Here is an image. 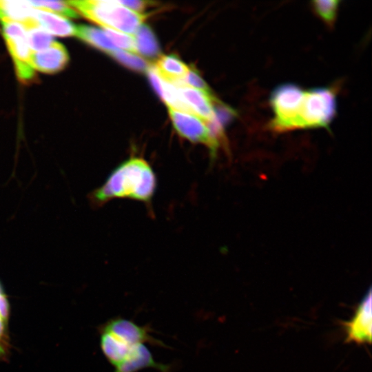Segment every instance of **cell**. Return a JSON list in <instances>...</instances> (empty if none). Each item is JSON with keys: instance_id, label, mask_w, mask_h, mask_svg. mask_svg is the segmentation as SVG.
I'll return each mask as SVG.
<instances>
[{"instance_id": "1", "label": "cell", "mask_w": 372, "mask_h": 372, "mask_svg": "<svg viewBox=\"0 0 372 372\" xmlns=\"http://www.w3.org/2000/svg\"><path fill=\"white\" fill-rule=\"evenodd\" d=\"M269 102L273 118L269 126L275 132L327 127L337 110L333 87L306 90L284 83L273 90Z\"/></svg>"}, {"instance_id": "2", "label": "cell", "mask_w": 372, "mask_h": 372, "mask_svg": "<svg viewBox=\"0 0 372 372\" xmlns=\"http://www.w3.org/2000/svg\"><path fill=\"white\" fill-rule=\"evenodd\" d=\"M156 184V174L151 165L142 158L132 157L117 166L104 183L90 194L89 200L96 207L116 198L149 203Z\"/></svg>"}, {"instance_id": "3", "label": "cell", "mask_w": 372, "mask_h": 372, "mask_svg": "<svg viewBox=\"0 0 372 372\" xmlns=\"http://www.w3.org/2000/svg\"><path fill=\"white\" fill-rule=\"evenodd\" d=\"M67 3L104 28L127 34L134 35L145 19V14L130 10L118 1L78 0Z\"/></svg>"}, {"instance_id": "4", "label": "cell", "mask_w": 372, "mask_h": 372, "mask_svg": "<svg viewBox=\"0 0 372 372\" xmlns=\"http://www.w3.org/2000/svg\"><path fill=\"white\" fill-rule=\"evenodd\" d=\"M4 39L12 58L17 75L23 83L31 81L35 76L30 62V48L24 26L17 22L1 20Z\"/></svg>"}, {"instance_id": "5", "label": "cell", "mask_w": 372, "mask_h": 372, "mask_svg": "<svg viewBox=\"0 0 372 372\" xmlns=\"http://www.w3.org/2000/svg\"><path fill=\"white\" fill-rule=\"evenodd\" d=\"M172 124L177 132L186 139L207 146L212 156H215L220 141L213 133L205 122L198 116L168 107Z\"/></svg>"}, {"instance_id": "6", "label": "cell", "mask_w": 372, "mask_h": 372, "mask_svg": "<svg viewBox=\"0 0 372 372\" xmlns=\"http://www.w3.org/2000/svg\"><path fill=\"white\" fill-rule=\"evenodd\" d=\"M100 331L111 333L131 347L145 342L155 346L167 347L161 340L150 335L152 329L149 326L141 327L132 320L118 316L107 320L101 327Z\"/></svg>"}, {"instance_id": "7", "label": "cell", "mask_w": 372, "mask_h": 372, "mask_svg": "<svg viewBox=\"0 0 372 372\" xmlns=\"http://www.w3.org/2000/svg\"><path fill=\"white\" fill-rule=\"evenodd\" d=\"M371 289H369L359 304L353 318L344 322L343 326L347 342L359 344H371L372 330Z\"/></svg>"}, {"instance_id": "8", "label": "cell", "mask_w": 372, "mask_h": 372, "mask_svg": "<svg viewBox=\"0 0 372 372\" xmlns=\"http://www.w3.org/2000/svg\"><path fill=\"white\" fill-rule=\"evenodd\" d=\"M179 94L190 112L205 123H215L217 121L214 103H218L211 94L186 85H176Z\"/></svg>"}, {"instance_id": "9", "label": "cell", "mask_w": 372, "mask_h": 372, "mask_svg": "<svg viewBox=\"0 0 372 372\" xmlns=\"http://www.w3.org/2000/svg\"><path fill=\"white\" fill-rule=\"evenodd\" d=\"M30 62L34 70L54 74L61 71L68 65L69 54L62 43L54 41L43 50L32 52Z\"/></svg>"}, {"instance_id": "10", "label": "cell", "mask_w": 372, "mask_h": 372, "mask_svg": "<svg viewBox=\"0 0 372 372\" xmlns=\"http://www.w3.org/2000/svg\"><path fill=\"white\" fill-rule=\"evenodd\" d=\"M153 368L160 372H170L171 366L157 362L151 351L144 344H140L132 349L127 358L117 366L114 372H138Z\"/></svg>"}, {"instance_id": "11", "label": "cell", "mask_w": 372, "mask_h": 372, "mask_svg": "<svg viewBox=\"0 0 372 372\" xmlns=\"http://www.w3.org/2000/svg\"><path fill=\"white\" fill-rule=\"evenodd\" d=\"M33 18L48 33L61 37L74 35L76 25L65 17L37 8Z\"/></svg>"}, {"instance_id": "12", "label": "cell", "mask_w": 372, "mask_h": 372, "mask_svg": "<svg viewBox=\"0 0 372 372\" xmlns=\"http://www.w3.org/2000/svg\"><path fill=\"white\" fill-rule=\"evenodd\" d=\"M154 68L163 80L173 84L183 81L189 71L187 65L174 55L161 56Z\"/></svg>"}, {"instance_id": "13", "label": "cell", "mask_w": 372, "mask_h": 372, "mask_svg": "<svg viewBox=\"0 0 372 372\" xmlns=\"http://www.w3.org/2000/svg\"><path fill=\"white\" fill-rule=\"evenodd\" d=\"M34 10L28 1H0V20L19 22L25 26L35 21Z\"/></svg>"}, {"instance_id": "14", "label": "cell", "mask_w": 372, "mask_h": 372, "mask_svg": "<svg viewBox=\"0 0 372 372\" xmlns=\"http://www.w3.org/2000/svg\"><path fill=\"white\" fill-rule=\"evenodd\" d=\"M100 345L103 355L114 368L127 358L134 348L105 331H101Z\"/></svg>"}, {"instance_id": "15", "label": "cell", "mask_w": 372, "mask_h": 372, "mask_svg": "<svg viewBox=\"0 0 372 372\" xmlns=\"http://www.w3.org/2000/svg\"><path fill=\"white\" fill-rule=\"evenodd\" d=\"M74 35L83 41L107 54L117 50L102 29L87 25H79L76 26Z\"/></svg>"}, {"instance_id": "16", "label": "cell", "mask_w": 372, "mask_h": 372, "mask_svg": "<svg viewBox=\"0 0 372 372\" xmlns=\"http://www.w3.org/2000/svg\"><path fill=\"white\" fill-rule=\"evenodd\" d=\"M133 36L138 54L147 57H155L160 54L156 37L147 25L142 24Z\"/></svg>"}, {"instance_id": "17", "label": "cell", "mask_w": 372, "mask_h": 372, "mask_svg": "<svg viewBox=\"0 0 372 372\" xmlns=\"http://www.w3.org/2000/svg\"><path fill=\"white\" fill-rule=\"evenodd\" d=\"M24 28L29 47L32 52L43 50L54 41L50 34L41 27L37 21L30 23Z\"/></svg>"}, {"instance_id": "18", "label": "cell", "mask_w": 372, "mask_h": 372, "mask_svg": "<svg viewBox=\"0 0 372 372\" xmlns=\"http://www.w3.org/2000/svg\"><path fill=\"white\" fill-rule=\"evenodd\" d=\"M9 304L0 282V360L6 356L8 352V325Z\"/></svg>"}, {"instance_id": "19", "label": "cell", "mask_w": 372, "mask_h": 372, "mask_svg": "<svg viewBox=\"0 0 372 372\" xmlns=\"http://www.w3.org/2000/svg\"><path fill=\"white\" fill-rule=\"evenodd\" d=\"M312 8L316 14L327 25L333 26L335 21L339 8V1L317 0L312 1Z\"/></svg>"}, {"instance_id": "20", "label": "cell", "mask_w": 372, "mask_h": 372, "mask_svg": "<svg viewBox=\"0 0 372 372\" xmlns=\"http://www.w3.org/2000/svg\"><path fill=\"white\" fill-rule=\"evenodd\" d=\"M32 7L48 12H54L66 17L77 18L76 11L72 8L67 1H28Z\"/></svg>"}, {"instance_id": "21", "label": "cell", "mask_w": 372, "mask_h": 372, "mask_svg": "<svg viewBox=\"0 0 372 372\" xmlns=\"http://www.w3.org/2000/svg\"><path fill=\"white\" fill-rule=\"evenodd\" d=\"M108 54L123 65L136 71L145 72L149 67V64L143 59L130 52L117 49Z\"/></svg>"}, {"instance_id": "22", "label": "cell", "mask_w": 372, "mask_h": 372, "mask_svg": "<svg viewBox=\"0 0 372 372\" xmlns=\"http://www.w3.org/2000/svg\"><path fill=\"white\" fill-rule=\"evenodd\" d=\"M104 32L117 48L132 54H138L133 35L104 28Z\"/></svg>"}, {"instance_id": "23", "label": "cell", "mask_w": 372, "mask_h": 372, "mask_svg": "<svg viewBox=\"0 0 372 372\" xmlns=\"http://www.w3.org/2000/svg\"><path fill=\"white\" fill-rule=\"evenodd\" d=\"M178 85H186L207 92H211L209 87L198 74L190 70L185 79L178 83Z\"/></svg>"}, {"instance_id": "24", "label": "cell", "mask_w": 372, "mask_h": 372, "mask_svg": "<svg viewBox=\"0 0 372 372\" xmlns=\"http://www.w3.org/2000/svg\"><path fill=\"white\" fill-rule=\"evenodd\" d=\"M119 3L124 6L125 7L127 8L128 9L133 10L134 12L141 13L142 11H143L146 7L147 6L148 3H150L151 2L149 1H118Z\"/></svg>"}]
</instances>
